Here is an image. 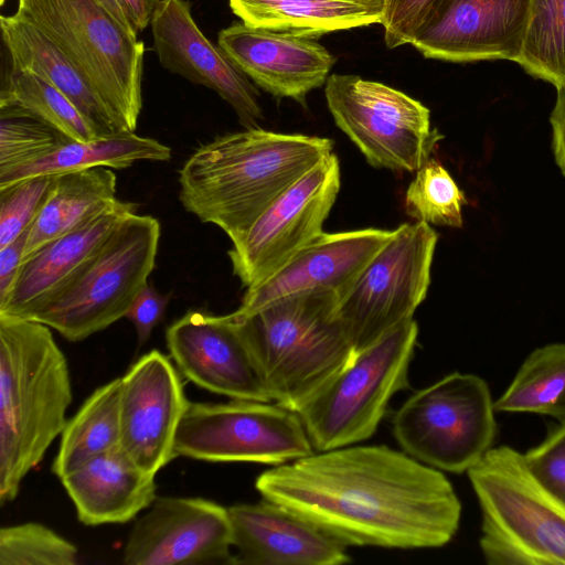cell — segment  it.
I'll list each match as a JSON object with an SVG mask.
<instances>
[{"label": "cell", "instance_id": "cell-9", "mask_svg": "<svg viewBox=\"0 0 565 565\" xmlns=\"http://www.w3.org/2000/svg\"><path fill=\"white\" fill-rule=\"evenodd\" d=\"M494 412L481 377L454 372L403 403L393 417V435L403 451L422 463L462 473L491 448Z\"/></svg>", "mask_w": 565, "mask_h": 565}, {"label": "cell", "instance_id": "cell-4", "mask_svg": "<svg viewBox=\"0 0 565 565\" xmlns=\"http://www.w3.org/2000/svg\"><path fill=\"white\" fill-rule=\"evenodd\" d=\"M339 296L308 292L239 319L271 402L298 413L355 354L337 315Z\"/></svg>", "mask_w": 565, "mask_h": 565}, {"label": "cell", "instance_id": "cell-15", "mask_svg": "<svg viewBox=\"0 0 565 565\" xmlns=\"http://www.w3.org/2000/svg\"><path fill=\"white\" fill-rule=\"evenodd\" d=\"M189 403L178 371L158 350L120 377L119 445L143 471L156 476L177 457V430Z\"/></svg>", "mask_w": 565, "mask_h": 565}, {"label": "cell", "instance_id": "cell-31", "mask_svg": "<svg viewBox=\"0 0 565 565\" xmlns=\"http://www.w3.org/2000/svg\"><path fill=\"white\" fill-rule=\"evenodd\" d=\"M516 63L531 76L565 82V0H530L522 52Z\"/></svg>", "mask_w": 565, "mask_h": 565}, {"label": "cell", "instance_id": "cell-13", "mask_svg": "<svg viewBox=\"0 0 565 565\" xmlns=\"http://www.w3.org/2000/svg\"><path fill=\"white\" fill-rule=\"evenodd\" d=\"M332 152L288 188L227 252L233 274L247 289L265 280L323 233L340 190Z\"/></svg>", "mask_w": 565, "mask_h": 565}, {"label": "cell", "instance_id": "cell-19", "mask_svg": "<svg viewBox=\"0 0 565 565\" xmlns=\"http://www.w3.org/2000/svg\"><path fill=\"white\" fill-rule=\"evenodd\" d=\"M153 46L168 71L217 93L245 128L264 119L259 92L195 23L188 0H160L151 21Z\"/></svg>", "mask_w": 565, "mask_h": 565}, {"label": "cell", "instance_id": "cell-28", "mask_svg": "<svg viewBox=\"0 0 565 565\" xmlns=\"http://www.w3.org/2000/svg\"><path fill=\"white\" fill-rule=\"evenodd\" d=\"M120 444V377L96 388L61 434L52 472L60 479Z\"/></svg>", "mask_w": 565, "mask_h": 565}, {"label": "cell", "instance_id": "cell-29", "mask_svg": "<svg viewBox=\"0 0 565 565\" xmlns=\"http://www.w3.org/2000/svg\"><path fill=\"white\" fill-rule=\"evenodd\" d=\"M493 406L495 412L535 413L565 423V343L531 352Z\"/></svg>", "mask_w": 565, "mask_h": 565}, {"label": "cell", "instance_id": "cell-12", "mask_svg": "<svg viewBox=\"0 0 565 565\" xmlns=\"http://www.w3.org/2000/svg\"><path fill=\"white\" fill-rule=\"evenodd\" d=\"M177 457L278 466L315 451L301 418L276 403H192L177 430Z\"/></svg>", "mask_w": 565, "mask_h": 565}, {"label": "cell", "instance_id": "cell-14", "mask_svg": "<svg viewBox=\"0 0 565 565\" xmlns=\"http://www.w3.org/2000/svg\"><path fill=\"white\" fill-rule=\"evenodd\" d=\"M227 508L202 499L157 497L136 521L127 565H234Z\"/></svg>", "mask_w": 565, "mask_h": 565}, {"label": "cell", "instance_id": "cell-2", "mask_svg": "<svg viewBox=\"0 0 565 565\" xmlns=\"http://www.w3.org/2000/svg\"><path fill=\"white\" fill-rule=\"evenodd\" d=\"M333 140L259 127L200 146L179 171V199L201 222L237 243L263 212L317 163Z\"/></svg>", "mask_w": 565, "mask_h": 565}, {"label": "cell", "instance_id": "cell-26", "mask_svg": "<svg viewBox=\"0 0 565 565\" xmlns=\"http://www.w3.org/2000/svg\"><path fill=\"white\" fill-rule=\"evenodd\" d=\"M116 173L106 167L57 174L29 230L23 258L43 244L77 228L116 201Z\"/></svg>", "mask_w": 565, "mask_h": 565}, {"label": "cell", "instance_id": "cell-42", "mask_svg": "<svg viewBox=\"0 0 565 565\" xmlns=\"http://www.w3.org/2000/svg\"><path fill=\"white\" fill-rule=\"evenodd\" d=\"M110 14L131 34L137 35V31L126 15L124 7L119 0H97Z\"/></svg>", "mask_w": 565, "mask_h": 565}, {"label": "cell", "instance_id": "cell-1", "mask_svg": "<svg viewBox=\"0 0 565 565\" xmlns=\"http://www.w3.org/2000/svg\"><path fill=\"white\" fill-rule=\"evenodd\" d=\"M255 488L345 546L440 547L461 518L441 470L385 445L313 451L264 471Z\"/></svg>", "mask_w": 565, "mask_h": 565}, {"label": "cell", "instance_id": "cell-39", "mask_svg": "<svg viewBox=\"0 0 565 565\" xmlns=\"http://www.w3.org/2000/svg\"><path fill=\"white\" fill-rule=\"evenodd\" d=\"M29 230L7 246L0 248V299L9 291L18 275L24 256Z\"/></svg>", "mask_w": 565, "mask_h": 565}, {"label": "cell", "instance_id": "cell-11", "mask_svg": "<svg viewBox=\"0 0 565 565\" xmlns=\"http://www.w3.org/2000/svg\"><path fill=\"white\" fill-rule=\"evenodd\" d=\"M324 95L337 126L374 168L416 172L444 138L426 106L382 83L332 74Z\"/></svg>", "mask_w": 565, "mask_h": 565}, {"label": "cell", "instance_id": "cell-23", "mask_svg": "<svg viewBox=\"0 0 565 565\" xmlns=\"http://www.w3.org/2000/svg\"><path fill=\"white\" fill-rule=\"evenodd\" d=\"M154 477L143 471L118 445L61 481L78 520L96 526L126 523L147 510L157 498Z\"/></svg>", "mask_w": 565, "mask_h": 565}, {"label": "cell", "instance_id": "cell-3", "mask_svg": "<svg viewBox=\"0 0 565 565\" xmlns=\"http://www.w3.org/2000/svg\"><path fill=\"white\" fill-rule=\"evenodd\" d=\"M67 360L51 328L0 316V503L12 502L22 480L66 426L72 403Z\"/></svg>", "mask_w": 565, "mask_h": 565}, {"label": "cell", "instance_id": "cell-33", "mask_svg": "<svg viewBox=\"0 0 565 565\" xmlns=\"http://www.w3.org/2000/svg\"><path fill=\"white\" fill-rule=\"evenodd\" d=\"M77 547L52 529L26 522L0 529V565H75Z\"/></svg>", "mask_w": 565, "mask_h": 565}, {"label": "cell", "instance_id": "cell-24", "mask_svg": "<svg viewBox=\"0 0 565 565\" xmlns=\"http://www.w3.org/2000/svg\"><path fill=\"white\" fill-rule=\"evenodd\" d=\"M0 25L11 70L34 73L61 90L99 137L121 131L89 83L43 31L18 13L2 15Z\"/></svg>", "mask_w": 565, "mask_h": 565}, {"label": "cell", "instance_id": "cell-25", "mask_svg": "<svg viewBox=\"0 0 565 565\" xmlns=\"http://www.w3.org/2000/svg\"><path fill=\"white\" fill-rule=\"evenodd\" d=\"M244 23L316 39L381 23L385 0H228Z\"/></svg>", "mask_w": 565, "mask_h": 565}, {"label": "cell", "instance_id": "cell-17", "mask_svg": "<svg viewBox=\"0 0 565 565\" xmlns=\"http://www.w3.org/2000/svg\"><path fill=\"white\" fill-rule=\"evenodd\" d=\"M394 231L363 228L322 233L258 285L247 288L236 313L252 316L280 299L350 289Z\"/></svg>", "mask_w": 565, "mask_h": 565}, {"label": "cell", "instance_id": "cell-22", "mask_svg": "<svg viewBox=\"0 0 565 565\" xmlns=\"http://www.w3.org/2000/svg\"><path fill=\"white\" fill-rule=\"evenodd\" d=\"M137 205L116 200L77 228L56 237L22 259L0 316L26 319L51 298L103 245Z\"/></svg>", "mask_w": 565, "mask_h": 565}, {"label": "cell", "instance_id": "cell-43", "mask_svg": "<svg viewBox=\"0 0 565 565\" xmlns=\"http://www.w3.org/2000/svg\"><path fill=\"white\" fill-rule=\"evenodd\" d=\"M6 0H0V4H3Z\"/></svg>", "mask_w": 565, "mask_h": 565}, {"label": "cell", "instance_id": "cell-20", "mask_svg": "<svg viewBox=\"0 0 565 565\" xmlns=\"http://www.w3.org/2000/svg\"><path fill=\"white\" fill-rule=\"evenodd\" d=\"M217 44L256 85L276 98L302 105L322 86L334 56L315 39L234 22L221 30Z\"/></svg>", "mask_w": 565, "mask_h": 565}, {"label": "cell", "instance_id": "cell-38", "mask_svg": "<svg viewBox=\"0 0 565 565\" xmlns=\"http://www.w3.org/2000/svg\"><path fill=\"white\" fill-rule=\"evenodd\" d=\"M171 295H162L148 284L132 302L125 318L135 326L139 347L148 341L154 327L163 319Z\"/></svg>", "mask_w": 565, "mask_h": 565}, {"label": "cell", "instance_id": "cell-5", "mask_svg": "<svg viewBox=\"0 0 565 565\" xmlns=\"http://www.w3.org/2000/svg\"><path fill=\"white\" fill-rule=\"evenodd\" d=\"M467 473L489 565H565V505L533 478L523 454L490 448Z\"/></svg>", "mask_w": 565, "mask_h": 565}, {"label": "cell", "instance_id": "cell-34", "mask_svg": "<svg viewBox=\"0 0 565 565\" xmlns=\"http://www.w3.org/2000/svg\"><path fill=\"white\" fill-rule=\"evenodd\" d=\"M66 139L32 116L12 107L0 108V175L47 154Z\"/></svg>", "mask_w": 565, "mask_h": 565}, {"label": "cell", "instance_id": "cell-7", "mask_svg": "<svg viewBox=\"0 0 565 565\" xmlns=\"http://www.w3.org/2000/svg\"><path fill=\"white\" fill-rule=\"evenodd\" d=\"M160 231L153 216L130 214L26 319L78 342L126 317L154 268Z\"/></svg>", "mask_w": 565, "mask_h": 565}, {"label": "cell", "instance_id": "cell-37", "mask_svg": "<svg viewBox=\"0 0 565 565\" xmlns=\"http://www.w3.org/2000/svg\"><path fill=\"white\" fill-rule=\"evenodd\" d=\"M440 0H385L381 24L388 49L413 44Z\"/></svg>", "mask_w": 565, "mask_h": 565}, {"label": "cell", "instance_id": "cell-6", "mask_svg": "<svg viewBox=\"0 0 565 565\" xmlns=\"http://www.w3.org/2000/svg\"><path fill=\"white\" fill-rule=\"evenodd\" d=\"M19 15L71 60L121 131H135L142 108L145 46L97 0H18Z\"/></svg>", "mask_w": 565, "mask_h": 565}, {"label": "cell", "instance_id": "cell-40", "mask_svg": "<svg viewBox=\"0 0 565 565\" xmlns=\"http://www.w3.org/2000/svg\"><path fill=\"white\" fill-rule=\"evenodd\" d=\"M556 102L551 113L552 149L555 162L565 177V82L556 87Z\"/></svg>", "mask_w": 565, "mask_h": 565}, {"label": "cell", "instance_id": "cell-18", "mask_svg": "<svg viewBox=\"0 0 565 565\" xmlns=\"http://www.w3.org/2000/svg\"><path fill=\"white\" fill-rule=\"evenodd\" d=\"M530 0H440L414 45L425 57L518 61Z\"/></svg>", "mask_w": 565, "mask_h": 565}, {"label": "cell", "instance_id": "cell-8", "mask_svg": "<svg viewBox=\"0 0 565 565\" xmlns=\"http://www.w3.org/2000/svg\"><path fill=\"white\" fill-rule=\"evenodd\" d=\"M414 319L358 353L297 414L315 451L356 445L376 431L390 399L408 387Z\"/></svg>", "mask_w": 565, "mask_h": 565}, {"label": "cell", "instance_id": "cell-32", "mask_svg": "<svg viewBox=\"0 0 565 565\" xmlns=\"http://www.w3.org/2000/svg\"><path fill=\"white\" fill-rule=\"evenodd\" d=\"M463 192L437 160L428 159L417 171L405 193V212L417 222L461 227Z\"/></svg>", "mask_w": 565, "mask_h": 565}, {"label": "cell", "instance_id": "cell-36", "mask_svg": "<svg viewBox=\"0 0 565 565\" xmlns=\"http://www.w3.org/2000/svg\"><path fill=\"white\" fill-rule=\"evenodd\" d=\"M533 478L565 505V423H559L536 447L523 454Z\"/></svg>", "mask_w": 565, "mask_h": 565}, {"label": "cell", "instance_id": "cell-35", "mask_svg": "<svg viewBox=\"0 0 565 565\" xmlns=\"http://www.w3.org/2000/svg\"><path fill=\"white\" fill-rule=\"evenodd\" d=\"M57 174H40L0 186V248L29 230L44 205Z\"/></svg>", "mask_w": 565, "mask_h": 565}, {"label": "cell", "instance_id": "cell-27", "mask_svg": "<svg viewBox=\"0 0 565 565\" xmlns=\"http://www.w3.org/2000/svg\"><path fill=\"white\" fill-rule=\"evenodd\" d=\"M171 149L156 139L135 131H118L88 141L67 138L47 154L0 175V186L40 174L106 167L125 169L140 160L168 161Z\"/></svg>", "mask_w": 565, "mask_h": 565}, {"label": "cell", "instance_id": "cell-10", "mask_svg": "<svg viewBox=\"0 0 565 565\" xmlns=\"http://www.w3.org/2000/svg\"><path fill=\"white\" fill-rule=\"evenodd\" d=\"M438 235L427 223H405L340 298L337 315L356 355L413 319L426 298Z\"/></svg>", "mask_w": 565, "mask_h": 565}, {"label": "cell", "instance_id": "cell-21", "mask_svg": "<svg viewBox=\"0 0 565 565\" xmlns=\"http://www.w3.org/2000/svg\"><path fill=\"white\" fill-rule=\"evenodd\" d=\"M234 565H341L347 546L285 507L264 499L227 508Z\"/></svg>", "mask_w": 565, "mask_h": 565}, {"label": "cell", "instance_id": "cell-16", "mask_svg": "<svg viewBox=\"0 0 565 565\" xmlns=\"http://www.w3.org/2000/svg\"><path fill=\"white\" fill-rule=\"evenodd\" d=\"M166 341L178 370L198 386L235 399L271 402L234 312L190 310L169 326Z\"/></svg>", "mask_w": 565, "mask_h": 565}, {"label": "cell", "instance_id": "cell-30", "mask_svg": "<svg viewBox=\"0 0 565 565\" xmlns=\"http://www.w3.org/2000/svg\"><path fill=\"white\" fill-rule=\"evenodd\" d=\"M2 107L15 108L74 140L88 141L99 137L61 90L28 71L11 70L0 93Z\"/></svg>", "mask_w": 565, "mask_h": 565}, {"label": "cell", "instance_id": "cell-41", "mask_svg": "<svg viewBox=\"0 0 565 565\" xmlns=\"http://www.w3.org/2000/svg\"><path fill=\"white\" fill-rule=\"evenodd\" d=\"M135 30L142 31L151 21L160 0H119Z\"/></svg>", "mask_w": 565, "mask_h": 565}]
</instances>
